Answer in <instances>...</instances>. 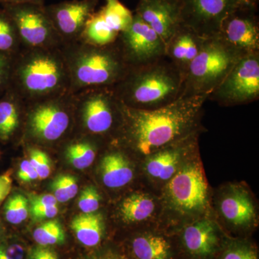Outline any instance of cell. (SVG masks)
Here are the masks:
<instances>
[{
    "mask_svg": "<svg viewBox=\"0 0 259 259\" xmlns=\"http://www.w3.org/2000/svg\"><path fill=\"white\" fill-rule=\"evenodd\" d=\"M54 194L57 202H68L77 194L79 190L77 180L74 177L70 175H60L56 177L51 184Z\"/></svg>",
    "mask_w": 259,
    "mask_h": 259,
    "instance_id": "f546056e",
    "label": "cell"
},
{
    "mask_svg": "<svg viewBox=\"0 0 259 259\" xmlns=\"http://www.w3.org/2000/svg\"><path fill=\"white\" fill-rule=\"evenodd\" d=\"M209 95L180 97L166 106L139 110L121 102V140L147 156L197 134L202 108Z\"/></svg>",
    "mask_w": 259,
    "mask_h": 259,
    "instance_id": "6da1fadb",
    "label": "cell"
},
{
    "mask_svg": "<svg viewBox=\"0 0 259 259\" xmlns=\"http://www.w3.org/2000/svg\"><path fill=\"white\" fill-rule=\"evenodd\" d=\"M98 0H70L46 7L48 16L63 44L79 40Z\"/></svg>",
    "mask_w": 259,
    "mask_h": 259,
    "instance_id": "9a60e30c",
    "label": "cell"
},
{
    "mask_svg": "<svg viewBox=\"0 0 259 259\" xmlns=\"http://www.w3.org/2000/svg\"><path fill=\"white\" fill-rule=\"evenodd\" d=\"M25 102L13 88L0 96V141L8 142L21 126Z\"/></svg>",
    "mask_w": 259,
    "mask_h": 259,
    "instance_id": "44dd1931",
    "label": "cell"
},
{
    "mask_svg": "<svg viewBox=\"0 0 259 259\" xmlns=\"http://www.w3.org/2000/svg\"><path fill=\"white\" fill-rule=\"evenodd\" d=\"M184 75L166 57L151 64L130 66L127 74L113 89L125 106L154 110L180 97Z\"/></svg>",
    "mask_w": 259,
    "mask_h": 259,
    "instance_id": "3957f363",
    "label": "cell"
},
{
    "mask_svg": "<svg viewBox=\"0 0 259 259\" xmlns=\"http://www.w3.org/2000/svg\"><path fill=\"white\" fill-rule=\"evenodd\" d=\"M136 14L158 34L165 45L182 24L180 0H139Z\"/></svg>",
    "mask_w": 259,
    "mask_h": 259,
    "instance_id": "e0dca14e",
    "label": "cell"
},
{
    "mask_svg": "<svg viewBox=\"0 0 259 259\" xmlns=\"http://www.w3.org/2000/svg\"><path fill=\"white\" fill-rule=\"evenodd\" d=\"M100 194L93 186L83 189L79 199L78 205L83 213L96 212L100 205Z\"/></svg>",
    "mask_w": 259,
    "mask_h": 259,
    "instance_id": "1f68e13d",
    "label": "cell"
},
{
    "mask_svg": "<svg viewBox=\"0 0 259 259\" xmlns=\"http://www.w3.org/2000/svg\"><path fill=\"white\" fill-rule=\"evenodd\" d=\"M219 207L226 222L235 229L245 231L254 224L255 207L245 190L231 188L220 201Z\"/></svg>",
    "mask_w": 259,
    "mask_h": 259,
    "instance_id": "ffe728a7",
    "label": "cell"
},
{
    "mask_svg": "<svg viewBox=\"0 0 259 259\" xmlns=\"http://www.w3.org/2000/svg\"><path fill=\"white\" fill-rule=\"evenodd\" d=\"M25 250L18 243L0 244V259H24Z\"/></svg>",
    "mask_w": 259,
    "mask_h": 259,
    "instance_id": "836d02e7",
    "label": "cell"
},
{
    "mask_svg": "<svg viewBox=\"0 0 259 259\" xmlns=\"http://www.w3.org/2000/svg\"><path fill=\"white\" fill-rule=\"evenodd\" d=\"M30 204V206H55L58 205V202L53 194H46L34 196Z\"/></svg>",
    "mask_w": 259,
    "mask_h": 259,
    "instance_id": "ab89813d",
    "label": "cell"
},
{
    "mask_svg": "<svg viewBox=\"0 0 259 259\" xmlns=\"http://www.w3.org/2000/svg\"><path fill=\"white\" fill-rule=\"evenodd\" d=\"M4 213L5 219L10 224H20L28 217V199L23 194H14L5 203Z\"/></svg>",
    "mask_w": 259,
    "mask_h": 259,
    "instance_id": "f1b7e54d",
    "label": "cell"
},
{
    "mask_svg": "<svg viewBox=\"0 0 259 259\" xmlns=\"http://www.w3.org/2000/svg\"><path fill=\"white\" fill-rule=\"evenodd\" d=\"M105 1L101 9L89 19L79 40L99 47L110 45L132 23L134 14L119 0Z\"/></svg>",
    "mask_w": 259,
    "mask_h": 259,
    "instance_id": "7c38bea8",
    "label": "cell"
},
{
    "mask_svg": "<svg viewBox=\"0 0 259 259\" xmlns=\"http://www.w3.org/2000/svg\"><path fill=\"white\" fill-rule=\"evenodd\" d=\"M28 153V161L37 172L39 180H45L49 177L51 175V166L50 159L47 153L34 147L29 148Z\"/></svg>",
    "mask_w": 259,
    "mask_h": 259,
    "instance_id": "4dcf8cb0",
    "label": "cell"
},
{
    "mask_svg": "<svg viewBox=\"0 0 259 259\" xmlns=\"http://www.w3.org/2000/svg\"><path fill=\"white\" fill-rule=\"evenodd\" d=\"M241 58L217 35L205 37L184 75L180 97L210 95Z\"/></svg>",
    "mask_w": 259,
    "mask_h": 259,
    "instance_id": "5b68a950",
    "label": "cell"
},
{
    "mask_svg": "<svg viewBox=\"0 0 259 259\" xmlns=\"http://www.w3.org/2000/svg\"><path fill=\"white\" fill-rule=\"evenodd\" d=\"M214 259H259L256 245L245 238H227Z\"/></svg>",
    "mask_w": 259,
    "mask_h": 259,
    "instance_id": "4316f807",
    "label": "cell"
},
{
    "mask_svg": "<svg viewBox=\"0 0 259 259\" xmlns=\"http://www.w3.org/2000/svg\"><path fill=\"white\" fill-rule=\"evenodd\" d=\"M88 259H132L128 255L120 250L108 247L95 252Z\"/></svg>",
    "mask_w": 259,
    "mask_h": 259,
    "instance_id": "d590c367",
    "label": "cell"
},
{
    "mask_svg": "<svg viewBox=\"0 0 259 259\" xmlns=\"http://www.w3.org/2000/svg\"><path fill=\"white\" fill-rule=\"evenodd\" d=\"M204 39L190 27L182 24L166 42L165 57L185 75L191 62L199 54Z\"/></svg>",
    "mask_w": 259,
    "mask_h": 259,
    "instance_id": "d6986e66",
    "label": "cell"
},
{
    "mask_svg": "<svg viewBox=\"0 0 259 259\" xmlns=\"http://www.w3.org/2000/svg\"><path fill=\"white\" fill-rule=\"evenodd\" d=\"M30 259H59L54 250L49 249L47 246L36 247L32 250Z\"/></svg>",
    "mask_w": 259,
    "mask_h": 259,
    "instance_id": "f35d334b",
    "label": "cell"
},
{
    "mask_svg": "<svg viewBox=\"0 0 259 259\" xmlns=\"http://www.w3.org/2000/svg\"><path fill=\"white\" fill-rule=\"evenodd\" d=\"M44 0H0V5L8 4H23V3H32V4L44 5Z\"/></svg>",
    "mask_w": 259,
    "mask_h": 259,
    "instance_id": "b9f144b4",
    "label": "cell"
},
{
    "mask_svg": "<svg viewBox=\"0 0 259 259\" xmlns=\"http://www.w3.org/2000/svg\"><path fill=\"white\" fill-rule=\"evenodd\" d=\"M13 187L11 172L8 171L0 175V204L8 197Z\"/></svg>",
    "mask_w": 259,
    "mask_h": 259,
    "instance_id": "74e56055",
    "label": "cell"
},
{
    "mask_svg": "<svg viewBox=\"0 0 259 259\" xmlns=\"http://www.w3.org/2000/svg\"><path fill=\"white\" fill-rule=\"evenodd\" d=\"M182 24L201 36H216L225 19L238 8L234 0H180Z\"/></svg>",
    "mask_w": 259,
    "mask_h": 259,
    "instance_id": "4fadbf2b",
    "label": "cell"
},
{
    "mask_svg": "<svg viewBox=\"0 0 259 259\" xmlns=\"http://www.w3.org/2000/svg\"><path fill=\"white\" fill-rule=\"evenodd\" d=\"M61 51L72 94L89 89L114 88L130 69L117 42L99 47L78 40L63 44Z\"/></svg>",
    "mask_w": 259,
    "mask_h": 259,
    "instance_id": "277c9868",
    "label": "cell"
},
{
    "mask_svg": "<svg viewBox=\"0 0 259 259\" xmlns=\"http://www.w3.org/2000/svg\"><path fill=\"white\" fill-rule=\"evenodd\" d=\"M71 229L78 241L87 247H96L105 237V223L100 213H81L72 220Z\"/></svg>",
    "mask_w": 259,
    "mask_h": 259,
    "instance_id": "603a6c76",
    "label": "cell"
},
{
    "mask_svg": "<svg viewBox=\"0 0 259 259\" xmlns=\"http://www.w3.org/2000/svg\"><path fill=\"white\" fill-rule=\"evenodd\" d=\"M100 171L102 182L108 188L125 187L134 178V170L123 153L118 151L107 153L102 158Z\"/></svg>",
    "mask_w": 259,
    "mask_h": 259,
    "instance_id": "7402d4cb",
    "label": "cell"
},
{
    "mask_svg": "<svg viewBox=\"0 0 259 259\" xmlns=\"http://www.w3.org/2000/svg\"><path fill=\"white\" fill-rule=\"evenodd\" d=\"M226 239L214 223L204 220L185 226L177 243L182 259H214Z\"/></svg>",
    "mask_w": 259,
    "mask_h": 259,
    "instance_id": "2e32d148",
    "label": "cell"
},
{
    "mask_svg": "<svg viewBox=\"0 0 259 259\" xmlns=\"http://www.w3.org/2000/svg\"><path fill=\"white\" fill-rule=\"evenodd\" d=\"M238 8H249L257 10L258 0H234Z\"/></svg>",
    "mask_w": 259,
    "mask_h": 259,
    "instance_id": "60d3db41",
    "label": "cell"
},
{
    "mask_svg": "<svg viewBox=\"0 0 259 259\" xmlns=\"http://www.w3.org/2000/svg\"><path fill=\"white\" fill-rule=\"evenodd\" d=\"M14 56L0 53V96L9 88Z\"/></svg>",
    "mask_w": 259,
    "mask_h": 259,
    "instance_id": "d6a6232c",
    "label": "cell"
},
{
    "mask_svg": "<svg viewBox=\"0 0 259 259\" xmlns=\"http://www.w3.org/2000/svg\"><path fill=\"white\" fill-rule=\"evenodd\" d=\"M256 10L237 8L223 22L217 36L238 55L259 53Z\"/></svg>",
    "mask_w": 259,
    "mask_h": 259,
    "instance_id": "5bb4252c",
    "label": "cell"
},
{
    "mask_svg": "<svg viewBox=\"0 0 259 259\" xmlns=\"http://www.w3.org/2000/svg\"><path fill=\"white\" fill-rule=\"evenodd\" d=\"M13 20L22 49H56L61 37L48 16L44 5L23 3L0 5Z\"/></svg>",
    "mask_w": 259,
    "mask_h": 259,
    "instance_id": "ba28073f",
    "label": "cell"
},
{
    "mask_svg": "<svg viewBox=\"0 0 259 259\" xmlns=\"http://www.w3.org/2000/svg\"><path fill=\"white\" fill-rule=\"evenodd\" d=\"M59 212L58 205L30 206L32 217L36 221L55 218Z\"/></svg>",
    "mask_w": 259,
    "mask_h": 259,
    "instance_id": "e575fe53",
    "label": "cell"
},
{
    "mask_svg": "<svg viewBox=\"0 0 259 259\" xmlns=\"http://www.w3.org/2000/svg\"><path fill=\"white\" fill-rule=\"evenodd\" d=\"M10 87L25 102L71 93L61 47L21 49L13 59Z\"/></svg>",
    "mask_w": 259,
    "mask_h": 259,
    "instance_id": "7a4b0ae2",
    "label": "cell"
},
{
    "mask_svg": "<svg viewBox=\"0 0 259 259\" xmlns=\"http://www.w3.org/2000/svg\"><path fill=\"white\" fill-rule=\"evenodd\" d=\"M18 177L19 180L23 182H30L39 179L37 172L31 166L28 160H24L20 163L18 171Z\"/></svg>",
    "mask_w": 259,
    "mask_h": 259,
    "instance_id": "8d00e7d4",
    "label": "cell"
},
{
    "mask_svg": "<svg viewBox=\"0 0 259 259\" xmlns=\"http://www.w3.org/2000/svg\"><path fill=\"white\" fill-rule=\"evenodd\" d=\"M74 95V117L87 134L102 136L121 122V102L112 88L89 89Z\"/></svg>",
    "mask_w": 259,
    "mask_h": 259,
    "instance_id": "52a82bcc",
    "label": "cell"
},
{
    "mask_svg": "<svg viewBox=\"0 0 259 259\" xmlns=\"http://www.w3.org/2000/svg\"><path fill=\"white\" fill-rule=\"evenodd\" d=\"M259 97V53L243 56L208 100L223 105H236L255 101Z\"/></svg>",
    "mask_w": 259,
    "mask_h": 259,
    "instance_id": "30bf717a",
    "label": "cell"
},
{
    "mask_svg": "<svg viewBox=\"0 0 259 259\" xmlns=\"http://www.w3.org/2000/svg\"><path fill=\"white\" fill-rule=\"evenodd\" d=\"M25 132L40 144L60 141L74 119V95L71 93L25 102Z\"/></svg>",
    "mask_w": 259,
    "mask_h": 259,
    "instance_id": "8992f818",
    "label": "cell"
},
{
    "mask_svg": "<svg viewBox=\"0 0 259 259\" xmlns=\"http://www.w3.org/2000/svg\"><path fill=\"white\" fill-rule=\"evenodd\" d=\"M167 202L176 212L194 215L204 212L207 204V183L198 163L180 167L166 187Z\"/></svg>",
    "mask_w": 259,
    "mask_h": 259,
    "instance_id": "9c48e42d",
    "label": "cell"
},
{
    "mask_svg": "<svg viewBox=\"0 0 259 259\" xmlns=\"http://www.w3.org/2000/svg\"><path fill=\"white\" fill-rule=\"evenodd\" d=\"M116 42L130 66L151 64L166 56L165 42L136 13L132 23Z\"/></svg>",
    "mask_w": 259,
    "mask_h": 259,
    "instance_id": "8fae6325",
    "label": "cell"
},
{
    "mask_svg": "<svg viewBox=\"0 0 259 259\" xmlns=\"http://www.w3.org/2000/svg\"><path fill=\"white\" fill-rule=\"evenodd\" d=\"M97 154V145L88 139L70 142L65 148V156L74 168L82 170L93 164Z\"/></svg>",
    "mask_w": 259,
    "mask_h": 259,
    "instance_id": "d4e9b609",
    "label": "cell"
},
{
    "mask_svg": "<svg viewBox=\"0 0 259 259\" xmlns=\"http://www.w3.org/2000/svg\"><path fill=\"white\" fill-rule=\"evenodd\" d=\"M128 248L132 259H182L177 241L158 232L137 233L130 241Z\"/></svg>",
    "mask_w": 259,
    "mask_h": 259,
    "instance_id": "ac0fdd59",
    "label": "cell"
},
{
    "mask_svg": "<svg viewBox=\"0 0 259 259\" xmlns=\"http://www.w3.org/2000/svg\"><path fill=\"white\" fill-rule=\"evenodd\" d=\"M154 201L148 194L135 193L126 197L120 207V214L124 223H138L146 221L154 212Z\"/></svg>",
    "mask_w": 259,
    "mask_h": 259,
    "instance_id": "cb8c5ba5",
    "label": "cell"
},
{
    "mask_svg": "<svg viewBox=\"0 0 259 259\" xmlns=\"http://www.w3.org/2000/svg\"><path fill=\"white\" fill-rule=\"evenodd\" d=\"M22 46L13 20L0 7V53L15 56Z\"/></svg>",
    "mask_w": 259,
    "mask_h": 259,
    "instance_id": "484cf974",
    "label": "cell"
},
{
    "mask_svg": "<svg viewBox=\"0 0 259 259\" xmlns=\"http://www.w3.org/2000/svg\"><path fill=\"white\" fill-rule=\"evenodd\" d=\"M33 238L41 246L62 244L66 239L64 229L57 221H51L35 228Z\"/></svg>",
    "mask_w": 259,
    "mask_h": 259,
    "instance_id": "83f0119b",
    "label": "cell"
}]
</instances>
